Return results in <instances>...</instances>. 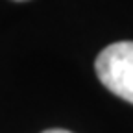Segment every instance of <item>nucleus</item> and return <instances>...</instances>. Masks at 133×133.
<instances>
[{
	"instance_id": "3",
	"label": "nucleus",
	"mask_w": 133,
	"mask_h": 133,
	"mask_svg": "<svg viewBox=\"0 0 133 133\" xmlns=\"http://www.w3.org/2000/svg\"><path fill=\"white\" fill-rule=\"evenodd\" d=\"M17 2H22V0H17Z\"/></svg>"
},
{
	"instance_id": "1",
	"label": "nucleus",
	"mask_w": 133,
	"mask_h": 133,
	"mask_svg": "<svg viewBox=\"0 0 133 133\" xmlns=\"http://www.w3.org/2000/svg\"><path fill=\"white\" fill-rule=\"evenodd\" d=\"M94 70L113 94L133 104V41L113 43L98 54Z\"/></svg>"
},
{
	"instance_id": "2",
	"label": "nucleus",
	"mask_w": 133,
	"mask_h": 133,
	"mask_svg": "<svg viewBox=\"0 0 133 133\" xmlns=\"http://www.w3.org/2000/svg\"><path fill=\"white\" fill-rule=\"evenodd\" d=\"M43 133H70V131H66V129H57V128H52V129H46Z\"/></svg>"
}]
</instances>
